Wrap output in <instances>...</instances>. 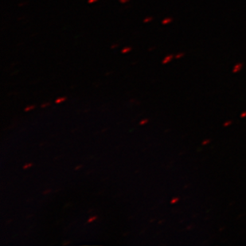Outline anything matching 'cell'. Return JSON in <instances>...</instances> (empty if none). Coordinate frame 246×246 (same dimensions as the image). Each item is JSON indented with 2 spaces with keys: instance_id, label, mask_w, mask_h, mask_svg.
I'll use <instances>...</instances> for the list:
<instances>
[{
  "instance_id": "1",
  "label": "cell",
  "mask_w": 246,
  "mask_h": 246,
  "mask_svg": "<svg viewBox=\"0 0 246 246\" xmlns=\"http://www.w3.org/2000/svg\"><path fill=\"white\" fill-rule=\"evenodd\" d=\"M172 58H173V56H171V55H168L167 57H166L164 58V60L163 61V64H167V63L170 62Z\"/></svg>"
},
{
  "instance_id": "2",
  "label": "cell",
  "mask_w": 246,
  "mask_h": 246,
  "mask_svg": "<svg viewBox=\"0 0 246 246\" xmlns=\"http://www.w3.org/2000/svg\"><path fill=\"white\" fill-rule=\"evenodd\" d=\"M172 21H173L172 18H165V19L163 20L162 23H163V25H165V24H168V23H170L171 22H172Z\"/></svg>"
},
{
  "instance_id": "3",
  "label": "cell",
  "mask_w": 246,
  "mask_h": 246,
  "mask_svg": "<svg viewBox=\"0 0 246 246\" xmlns=\"http://www.w3.org/2000/svg\"><path fill=\"white\" fill-rule=\"evenodd\" d=\"M66 100V97H59V98H57L56 100H55V103L56 104H60V103H62V102H64Z\"/></svg>"
},
{
  "instance_id": "4",
  "label": "cell",
  "mask_w": 246,
  "mask_h": 246,
  "mask_svg": "<svg viewBox=\"0 0 246 246\" xmlns=\"http://www.w3.org/2000/svg\"><path fill=\"white\" fill-rule=\"evenodd\" d=\"M132 50V48L131 47H125L122 50V53H126L130 52Z\"/></svg>"
},
{
  "instance_id": "5",
  "label": "cell",
  "mask_w": 246,
  "mask_h": 246,
  "mask_svg": "<svg viewBox=\"0 0 246 246\" xmlns=\"http://www.w3.org/2000/svg\"><path fill=\"white\" fill-rule=\"evenodd\" d=\"M35 108V106L34 105H30V106H28V107H26L25 108V111L26 112H29L30 110H32V109H34Z\"/></svg>"
},
{
  "instance_id": "6",
  "label": "cell",
  "mask_w": 246,
  "mask_h": 246,
  "mask_svg": "<svg viewBox=\"0 0 246 246\" xmlns=\"http://www.w3.org/2000/svg\"><path fill=\"white\" fill-rule=\"evenodd\" d=\"M97 219V216L91 217H90V218H89V220H88V222H89V223H91V222H92V221H96Z\"/></svg>"
},
{
  "instance_id": "7",
  "label": "cell",
  "mask_w": 246,
  "mask_h": 246,
  "mask_svg": "<svg viewBox=\"0 0 246 246\" xmlns=\"http://www.w3.org/2000/svg\"><path fill=\"white\" fill-rule=\"evenodd\" d=\"M152 20H153V18L152 17H147L146 18H144V23H149V22H151V21H152Z\"/></svg>"
},
{
  "instance_id": "8",
  "label": "cell",
  "mask_w": 246,
  "mask_h": 246,
  "mask_svg": "<svg viewBox=\"0 0 246 246\" xmlns=\"http://www.w3.org/2000/svg\"><path fill=\"white\" fill-rule=\"evenodd\" d=\"M33 166V163H26L25 164L24 166H23V169H28V168H30V167H31Z\"/></svg>"
},
{
  "instance_id": "9",
  "label": "cell",
  "mask_w": 246,
  "mask_h": 246,
  "mask_svg": "<svg viewBox=\"0 0 246 246\" xmlns=\"http://www.w3.org/2000/svg\"><path fill=\"white\" fill-rule=\"evenodd\" d=\"M241 64H239L238 66H237V65H236V66H235V67H234L235 69H234V72H237V71H238V70L241 69Z\"/></svg>"
},
{
  "instance_id": "10",
  "label": "cell",
  "mask_w": 246,
  "mask_h": 246,
  "mask_svg": "<svg viewBox=\"0 0 246 246\" xmlns=\"http://www.w3.org/2000/svg\"><path fill=\"white\" fill-rule=\"evenodd\" d=\"M147 122H148V119H144V120L140 121V125L145 124H147Z\"/></svg>"
},
{
  "instance_id": "11",
  "label": "cell",
  "mask_w": 246,
  "mask_h": 246,
  "mask_svg": "<svg viewBox=\"0 0 246 246\" xmlns=\"http://www.w3.org/2000/svg\"><path fill=\"white\" fill-rule=\"evenodd\" d=\"M50 105V103H45V104H43V105H42V108H45V107H47V106H49V105Z\"/></svg>"
},
{
  "instance_id": "12",
  "label": "cell",
  "mask_w": 246,
  "mask_h": 246,
  "mask_svg": "<svg viewBox=\"0 0 246 246\" xmlns=\"http://www.w3.org/2000/svg\"><path fill=\"white\" fill-rule=\"evenodd\" d=\"M119 2L123 3V4H124V3H127V2H129V0H119Z\"/></svg>"
},
{
  "instance_id": "13",
  "label": "cell",
  "mask_w": 246,
  "mask_h": 246,
  "mask_svg": "<svg viewBox=\"0 0 246 246\" xmlns=\"http://www.w3.org/2000/svg\"><path fill=\"white\" fill-rule=\"evenodd\" d=\"M184 55V53H179V54H178V55H176V58H179V57H182V56H183Z\"/></svg>"
},
{
  "instance_id": "14",
  "label": "cell",
  "mask_w": 246,
  "mask_h": 246,
  "mask_svg": "<svg viewBox=\"0 0 246 246\" xmlns=\"http://www.w3.org/2000/svg\"><path fill=\"white\" fill-rule=\"evenodd\" d=\"M97 1H98V0H89L88 2H89V3H92L94 2H97Z\"/></svg>"
},
{
  "instance_id": "15",
  "label": "cell",
  "mask_w": 246,
  "mask_h": 246,
  "mask_svg": "<svg viewBox=\"0 0 246 246\" xmlns=\"http://www.w3.org/2000/svg\"><path fill=\"white\" fill-rule=\"evenodd\" d=\"M178 200H179V198H174V199H173V200H172V201H171V203H174V202H176V201H178Z\"/></svg>"
},
{
  "instance_id": "16",
  "label": "cell",
  "mask_w": 246,
  "mask_h": 246,
  "mask_svg": "<svg viewBox=\"0 0 246 246\" xmlns=\"http://www.w3.org/2000/svg\"><path fill=\"white\" fill-rule=\"evenodd\" d=\"M117 46H118V45H117V44H116V45H112V46H111V48H112V49H114V48H116Z\"/></svg>"
},
{
  "instance_id": "17",
  "label": "cell",
  "mask_w": 246,
  "mask_h": 246,
  "mask_svg": "<svg viewBox=\"0 0 246 246\" xmlns=\"http://www.w3.org/2000/svg\"><path fill=\"white\" fill-rule=\"evenodd\" d=\"M50 191H51L50 190H46V191H44V193H43V194H47V193H49V192H50Z\"/></svg>"
},
{
  "instance_id": "18",
  "label": "cell",
  "mask_w": 246,
  "mask_h": 246,
  "mask_svg": "<svg viewBox=\"0 0 246 246\" xmlns=\"http://www.w3.org/2000/svg\"><path fill=\"white\" fill-rule=\"evenodd\" d=\"M82 166H79V167H76V168H75V170H78V169H80V168H81V167Z\"/></svg>"
}]
</instances>
